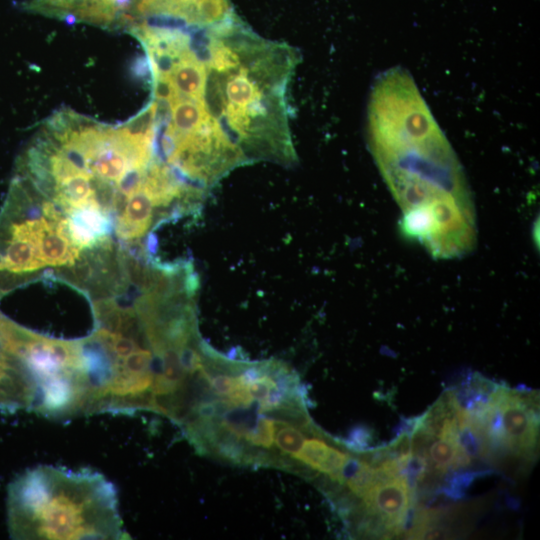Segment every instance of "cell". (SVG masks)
<instances>
[{"instance_id": "6da1fadb", "label": "cell", "mask_w": 540, "mask_h": 540, "mask_svg": "<svg viewBox=\"0 0 540 540\" xmlns=\"http://www.w3.org/2000/svg\"><path fill=\"white\" fill-rule=\"evenodd\" d=\"M368 143L401 212V229L435 258L476 245L475 209L463 168L411 74H380L368 104Z\"/></svg>"}, {"instance_id": "7a4b0ae2", "label": "cell", "mask_w": 540, "mask_h": 540, "mask_svg": "<svg viewBox=\"0 0 540 540\" xmlns=\"http://www.w3.org/2000/svg\"><path fill=\"white\" fill-rule=\"evenodd\" d=\"M188 40L206 69L199 101L213 128L225 134L249 164H295L286 99L299 62L295 49L259 37L233 14L191 31Z\"/></svg>"}, {"instance_id": "3957f363", "label": "cell", "mask_w": 540, "mask_h": 540, "mask_svg": "<svg viewBox=\"0 0 540 540\" xmlns=\"http://www.w3.org/2000/svg\"><path fill=\"white\" fill-rule=\"evenodd\" d=\"M108 249L89 251L77 242L71 211L17 176L0 213V295L47 268L88 291L98 280Z\"/></svg>"}, {"instance_id": "277c9868", "label": "cell", "mask_w": 540, "mask_h": 540, "mask_svg": "<svg viewBox=\"0 0 540 540\" xmlns=\"http://www.w3.org/2000/svg\"><path fill=\"white\" fill-rule=\"evenodd\" d=\"M7 515L14 539H130L116 488L88 469L28 470L9 486Z\"/></svg>"}, {"instance_id": "5b68a950", "label": "cell", "mask_w": 540, "mask_h": 540, "mask_svg": "<svg viewBox=\"0 0 540 540\" xmlns=\"http://www.w3.org/2000/svg\"><path fill=\"white\" fill-rule=\"evenodd\" d=\"M410 489L405 475L377 482L362 497L366 511L376 515L386 530L398 533L408 517Z\"/></svg>"}, {"instance_id": "8992f818", "label": "cell", "mask_w": 540, "mask_h": 540, "mask_svg": "<svg viewBox=\"0 0 540 540\" xmlns=\"http://www.w3.org/2000/svg\"><path fill=\"white\" fill-rule=\"evenodd\" d=\"M502 426L509 449L529 454L536 446L538 419L527 400L505 389L499 402Z\"/></svg>"}, {"instance_id": "52a82bcc", "label": "cell", "mask_w": 540, "mask_h": 540, "mask_svg": "<svg viewBox=\"0 0 540 540\" xmlns=\"http://www.w3.org/2000/svg\"><path fill=\"white\" fill-rule=\"evenodd\" d=\"M36 399V386L27 368L0 344V409L34 410Z\"/></svg>"}, {"instance_id": "ba28073f", "label": "cell", "mask_w": 540, "mask_h": 540, "mask_svg": "<svg viewBox=\"0 0 540 540\" xmlns=\"http://www.w3.org/2000/svg\"><path fill=\"white\" fill-rule=\"evenodd\" d=\"M240 438L219 424V430L209 446L208 454H214L233 464H243L247 448Z\"/></svg>"}, {"instance_id": "9c48e42d", "label": "cell", "mask_w": 540, "mask_h": 540, "mask_svg": "<svg viewBox=\"0 0 540 540\" xmlns=\"http://www.w3.org/2000/svg\"><path fill=\"white\" fill-rule=\"evenodd\" d=\"M274 434V419L259 415L255 425L246 432L244 438L251 446L270 449L274 443Z\"/></svg>"}, {"instance_id": "30bf717a", "label": "cell", "mask_w": 540, "mask_h": 540, "mask_svg": "<svg viewBox=\"0 0 540 540\" xmlns=\"http://www.w3.org/2000/svg\"><path fill=\"white\" fill-rule=\"evenodd\" d=\"M459 446L460 444L439 438L428 447L427 460L430 459L436 470L446 471L452 467Z\"/></svg>"}, {"instance_id": "8fae6325", "label": "cell", "mask_w": 540, "mask_h": 540, "mask_svg": "<svg viewBox=\"0 0 540 540\" xmlns=\"http://www.w3.org/2000/svg\"><path fill=\"white\" fill-rule=\"evenodd\" d=\"M328 447V444L324 440L320 438H311L304 441L301 449L293 456V458L307 467L317 470Z\"/></svg>"}, {"instance_id": "7c38bea8", "label": "cell", "mask_w": 540, "mask_h": 540, "mask_svg": "<svg viewBox=\"0 0 540 540\" xmlns=\"http://www.w3.org/2000/svg\"><path fill=\"white\" fill-rule=\"evenodd\" d=\"M275 435V443L280 451L294 456L306 440L305 435L298 428L282 424Z\"/></svg>"}, {"instance_id": "4fadbf2b", "label": "cell", "mask_w": 540, "mask_h": 540, "mask_svg": "<svg viewBox=\"0 0 540 540\" xmlns=\"http://www.w3.org/2000/svg\"><path fill=\"white\" fill-rule=\"evenodd\" d=\"M346 483L354 495L362 498L375 484L374 468L367 462L361 461L359 468Z\"/></svg>"}, {"instance_id": "5bb4252c", "label": "cell", "mask_w": 540, "mask_h": 540, "mask_svg": "<svg viewBox=\"0 0 540 540\" xmlns=\"http://www.w3.org/2000/svg\"><path fill=\"white\" fill-rule=\"evenodd\" d=\"M349 457L347 453L329 446L316 471L329 475L333 480Z\"/></svg>"}, {"instance_id": "9a60e30c", "label": "cell", "mask_w": 540, "mask_h": 540, "mask_svg": "<svg viewBox=\"0 0 540 540\" xmlns=\"http://www.w3.org/2000/svg\"><path fill=\"white\" fill-rule=\"evenodd\" d=\"M210 387L215 394L227 397L238 387V383L236 376L233 377L231 374L228 375L222 372L221 374L211 375Z\"/></svg>"}, {"instance_id": "2e32d148", "label": "cell", "mask_w": 540, "mask_h": 540, "mask_svg": "<svg viewBox=\"0 0 540 540\" xmlns=\"http://www.w3.org/2000/svg\"><path fill=\"white\" fill-rule=\"evenodd\" d=\"M371 441L370 433L368 430L364 427H356L354 428L350 434L348 440L345 442V444L353 450H364L368 443Z\"/></svg>"}, {"instance_id": "e0dca14e", "label": "cell", "mask_w": 540, "mask_h": 540, "mask_svg": "<svg viewBox=\"0 0 540 540\" xmlns=\"http://www.w3.org/2000/svg\"><path fill=\"white\" fill-rule=\"evenodd\" d=\"M131 73L134 77L140 78L142 80H148L151 78V68L148 61V58L145 56H137L131 65Z\"/></svg>"}]
</instances>
